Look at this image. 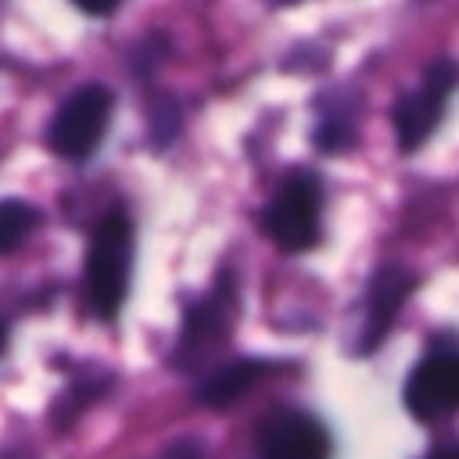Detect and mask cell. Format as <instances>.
<instances>
[{"mask_svg":"<svg viewBox=\"0 0 459 459\" xmlns=\"http://www.w3.org/2000/svg\"><path fill=\"white\" fill-rule=\"evenodd\" d=\"M133 273V222L126 212H108L93 230L86 255V294L100 319H111L129 290Z\"/></svg>","mask_w":459,"mask_h":459,"instance_id":"1","label":"cell"},{"mask_svg":"<svg viewBox=\"0 0 459 459\" xmlns=\"http://www.w3.org/2000/svg\"><path fill=\"white\" fill-rule=\"evenodd\" d=\"M111 108H115V93L104 82H86L75 93H68L47 126L50 151L72 161L90 158L108 133Z\"/></svg>","mask_w":459,"mask_h":459,"instance_id":"2","label":"cell"},{"mask_svg":"<svg viewBox=\"0 0 459 459\" xmlns=\"http://www.w3.org/2000/svg\"><path fill=\"white\" fill-rule=\"evenodd\" d=\"M323 219V190L312 176H290L262 212V226L269 240L283 251H308L319 240Z\"/></svg>","mask_w":459,"mask_h":459,"instance_id":"3","label":"cell"},{"mask_svg":"<svg viewBox=\"0 0 459 459\" xmlns=\"http://www.w3.org/2000/svg\"><path fill=\"white\" fill-rule=\"evenodd\" d=\"M455 82H459V68L452 61H434L427 68L423 82L412 93L398 97V104L391 111V122H394V140H398L402 151H416L437 129L441 111H445Z\"/></svg>","mask_w":459,"mask_h":459,"instance_id":"4","label":"cell"},{"mask_svg":"<svg viewBox=\"0 0 459 459\" xmlns=\"http://www.w3.org/2000/svg\"><path fill=\"white\" fill-rule=\"evenodd\" d=\"M405 405L416 420H445L459 412V351L423 359L405 380Z\"/></svg>","mask_w":459,"mask_h":459,"instance_id":"5","label":"cell"},{"mask_svg":"<svg viewBox=\"0 0 459 459\" xmlns=\"http://www.w3.org/2000/svg\"><path fill=\"white\" fill-rule=\"evenodd\" d=\"M233 330V287H219L212 298L190 305L183 330H179V344H176V366L194 369L201 366Z\"/></svg>","mask_w":459,"mask_h":459,"instance_id":"6","label":"cell"},{"mask_svg":"<svg viewBox=\"0 0 459 459\" xmlns=\"http://www.w3.org/2000/svg\"><path fill=\"white\" fill-rule=\"evenodd\" d=\"M258 452L265 459H319L330 452V437L308 412H273L258 423Z\"/></svg>","mask_w":459,"mask_h":459,"instance_id":"7","label":"cell"},{"mask_svg":"<svg viewBox=\"0 0 459 459\" xmlns=\"http://www.w3.org/2000/svg\"><path fill=\"white\" fill-rule=\"evenodd\" d=\"M412 287H416V276H412L409 269H402V265H384V269L373 273L369 290H366V312H362L359 351H373V348L387 337V330H391L394 316L402 312V305L409 301Z\"/></svg>","mask_w":459,"mask_h":459,"instance_id":"8","label":"cell"},{"mask_svg":"<svg viewBox=\"0 0 459 459\" xmlns=\"http://www.w3.org/2000/svg\"><path fill=\"white\" fill-rule=\"evenodd\" d=\"M262 377H265V362H258V359H233V362L219 366L215 373H208L194 398L201 405H208V409H226L237 398H244Z\"/></svg>","mask_w":459,"mask_h":459,"instance_id":"9","label":"cell"},{"mask_svg":"<svg viewBox=\"0 0 459 459\" xmlns=\"http://www.w3.org/2000/svg\"><path fill=\"white\" fill-rule=\"evenodd\" d=\"M36 222H39V212H36L29 201L4 197V201H0V255L22 247L25 237L36 230Z\"/></svg>","mask_w":459,"mask_h":459,"instance_id":"10","label":"cell"},{"mask_svg":"<svg viewBox=\"0 0 459 459\" xmlns=\"http://www.w3.org/2000/svg\"><path fill=\"white\" fill-rule=\"evenodd\" d=\"M176 126H179L176 104H172V100H158V104L151 108V136H154L158 143H165V140H172Z\"/></svg>","mask_w":459,"mask_h":459,"instance_id":"11","label":"cell"},{"mask_svg":"<svg viewBox=\"0 0 459 459\" xmlns=\"http://www.w3.org/2000/svg\"><path fill=\"white\" fill-rule=\"evenodd\" d=\"M72 4L86 14H111V11H118L122 0H72Z\"/></svg>","mask_w":459,"mask_h":459,"instance_id":"12","label":"cell"},{"mask_svg":"<svg viewBox=\"0 0 459 459\" xmlns=\"http://www.w3.org/2000/svg\"><path fill=\"white\" fill-rule=\"evenodd\" d=\"M4 348H7V326L0 323V355H4Z\"/></svg>","mask_w":459,"mask_h":459,"instance_id":"13","label":"cell"}]
</instances>
